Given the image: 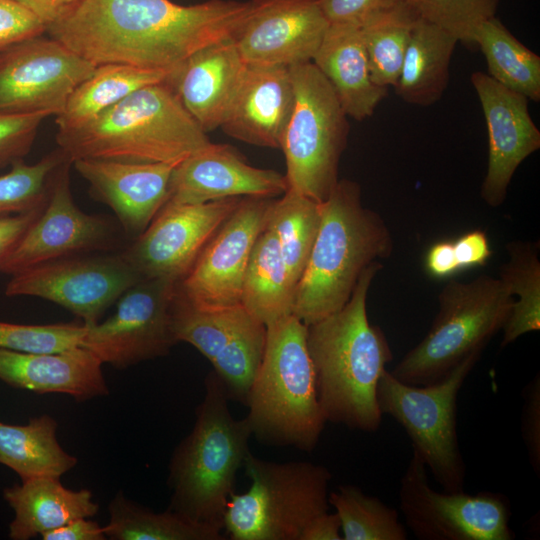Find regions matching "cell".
Returning <instances> with one entry per match:
<instances>
[{"instance_id": "cell-7", "label": "cell", "mask_w": 540, "mask_h": 540, "mask_svg": "<svg viewBox=\"0 0 540 540\" xmlns=\"http://www.w3.org/2000/svg\"><path fill=\"white\" fill-rule=\"evenodd\" d=\"M245 493L231 495L223 530L232 540H300L316 516L329 511L330 471L309 461L273 462L247 455Z\"/></svg>"}, {"instance_id": "cell-15", "label": "cell", "mask_w": 540, "mask_h": 540, "mask_svg": "<svg viewBox=\"0 0 540 540\" xmlns=\"http://www.w3.org/2000/svg\"><path fill=\"white\" fill-rule=\"evenodd\" d=\"M275 199L243 197L178 282V293L200 309L241 304L242 284L254 244Z\"/></svg>"}, {"instance_id": "cell-10", "label": "cell", "mask_w": 540, "mask_h": 540, "mask_svg": "<svg viewBox=\"0 0 540 540\" xmlns=\"http://www.w3.org/2000/svg\"><path fill=\"white\" fill-rule=\"evenodd\" d=\"M293 109L280 149L289 188L321 203L338 182L349 133L347 115L332 86L312 63L289 67Z\"/></svg>"}, {"instance_id": "cell-2", "label": "cell", "mask_w": 540, "mask_h": 540, "mask_svg": "<svg viewBox=\"0 0 540 540\" xmlns=\"http://www.w3.org/2000/svg\"><path fill=\"white\" fill-rule=\"evenodd\" d=\"M379 261L361 273L347 303L307 326L317 399L326 422L362 432L378 430L377 386L393 354L383 331L371 325L366 301Z\"/></svg>"}, {"instance_id": "cell-8", "label": "cell", "mask_w": 540, "mask_h": 540, "mask_svg": "<svg viewBox=\"0 0 540 540\" xmlns=\"http://www.w3.org/2000/svg\"><path fill=\"white\" fill-rule=\"evenodd\" d=\"M513 302L500 278L451 280L439 293V309L428 333L390 373L411 385L440 380L465 356L483 351L503 328Z\"/></svg>"}, {"instance_id": "cell-33", "label": "cell", "mask_w": 540, "mask_h": 540, "mask_svg": "<svg viewBox=\"0 0 540 540\" xmlns=\"http://www.w3.org/2000/svg\"><path fill=\"white\" fill-rule=\"evenodd\" d=\"M320 220V203L291 188L272 204L266 228L274 235L295 286L307 265Z\"/></svg>"}, {"instance_id": "cell-9", "label": "cell", "mask_w": 540, "mask_h": 540, "mask_svg": "<svg viewBox=\"0 0 540 540\" xmlns=\"http://www.w3.org/2000/svg\"><path fill=\"white\" fill-rule=\"evenodd\" d=\"M481 353L465 356L432 384H406L385 370L377 386L382 415L391 416L404 428L413 450L443 491H464L466 469L458 442L457 398Z\"/></svg>"}, {"instance_id": "cell-31", "label": "cell", "mask_w": 540, "mask_h": 540, "mask_svg": "<svg viewBox=\"0 0 540 540\" xmlns=\"http://www.w3.org/2000/svg\"><path fill=\"white\" fill-rule=\"evenodd\" d=\"M474 45L485 57L487 74L529 100H540V57L521 43L496 16L476 30Z\"/></svg>"}, {"instance_id": "cell-49", "label": "cell", "mask_w": 540, "mask_h": 540, "mask_svg": "<svg viewBox=\"0 0 540 540\" xmlns=\"http://www.w3.org/2000/svg\"><path fill=\"white\" fill-rule=\"evenodd\" d=\"M43 540H104L103 527L88 518L72 520L41 535Z\"/></svg>"}, {"instance_id": "cell-47", "label": "cell", "mask_w": 540, "mask_h": 540, "mask_svg": "<svg viewBox=\"0 0 540 540\" xmlns=\"http://www.w3.org/2000/svg\"><path fill=\"white\" fill-rule=\"evenodd\" d=\"M44 206L24 213L0 216V266Z\"/></svg>"}, {"instance_id": "cell-35", "label": "cell", "mask_w": 540, "mask_h": 540, "mask_svg": "<svg viewBox=\"0 0 540 540\" xmlns=\"http://www.w3.org/2000/svg\"><path fill=\"white\" fill-rule=\"evenodd\" d=\"M509 260L499 278L514 298L502 328L501 347L540 329V262L536 246L515 241L507 245Z\"/></svg>"}, {"instance_id": "cell-14", "label": "cell", "mask_w": 540, "mask_h": 540, "mask_svg": "<svg viewBox=\"0 0 540 540\" xmlns=\"http://www.w3.org/2000/svg\"><path fill=\"white\" fill-rule=\"evenodd\" d=\"M11 276L6 296H34L51 301L86 325L97 323L108 307L142 280L120 254L64 257Z\"/></svg>"}, {"instance_id": "cell-4", "label": "cell", "mask_w": 540, "mask_h": 540, "mask_svg": "<svg viewBox=\"0 0 540 540\" xmlns=\"http://www.w3.org/2000/svg\"><path fill=\"white\" fill-rule=\"evenodd\" d=\"M211 141L166 81L144 86L85 125L57 131L71 161L178 164Z\"/></svg>"}, {"instance_id": "cell-28", "label": "cell", "mask_w": 540, "mask_h": 540, "mask_svg": "<svg viewBox=\"0 0 540 540\" xmlns=\"http://www.w3.org/2000/svg\"><path fill=\"white\" fill-rule=\"evenodd\" d=\"M170 72L121 63L96 65L73 89L63 110L55 116L57 131L85 125L134 91L166 80Z\"/></svg>"}, {"instance_id": "cell-1", "label": "cell", "mask_w": 540, "mask_h": 540, "mask_svg": "<svg viewBox=\"0 0 540 540\" xmlns=\"http://www.w3.org/2000/svg\"><path fill=\"white\" fill-rule=\"evenodd\" d=\"M249 1L81 0L46 34L94 64L171 71L194 52L234 39Z\"/></svg>"}, {"instance_id": "cell-42", "label": "cell", "mask_w": 540, "mask_h": 540, "mask_svg": "<svg viewBox=\"0 0 540 540\" xmlns=\"http://www.w3.org/2000/svg\"><path fill=\"white\" fill-rule=\"evenodd\" d=\"M46 113L0 115V169L30 152Z\"/></svg>"}, {"instance_id": "cell-21", "label": "cell", "mask_w": 540, "mask_h": 540, "mask_svg": "<svg viewBox=\"0 0 540 540\" xmlns=\"http://www.w3.org/2000/svg\"><path fill=\"white\" fill-rule=\"evenodd\" d=\"M72 165L91 195L112 209L128 235L137 237L167 202L177 164L78 159Z\"/></svg>"}, {"instance_id": "cell-41", "label": "cell", "mask_w": 540, "mask_h": 540, "mask_svg": "<svg viewBox=\"0 0 540 540\" xmlns=\"http://www.w3.org/2000/svg\"><path fill=\"white\" fill-rule=\"evenodd\" d=\"M84 323L30 325L0 321V348L29 353H54L80 346Z\"/></svg>"}, {"instance_id": "cell-22", "label": "cell", "mask_w": 540, "mask_h": 540, "mask_svg": "<svg viewBox=\"0 0 540 540\" xmlns=\"http://www.w3.org/2000/svg\"><path fill=\"white\" fill-rule=\"evenodd\" d=\"M246 69L234 39H229L194 52L171 70L166 81L208 133L224 122Z\"/></svg>"}, {"instance_id": "cell-50", "label": "cell", "mask_w": 540, "mask_h": 540, "mask_svg": "<svg viewBox=\"0 0 540 540\" xmlns=\"http://www.w3.org/2000/svg\"><path fill=\"white\" fill-rule=\"evenodd\" d=\"M30 10L46 27L57 21L81 0H15Z\"/></svg>"}, {"instance_id": "cell-5", "label": "cell", "mask_w": 540, "mask_h": 540, "mask_svg": "<svg viewBox=\"0 0 540 540\" xmlns=\"http://www.w3.org/2000/svg\"><path fill=\"white\" fill-rule=\"evenodd\" d=\"M204 388L194 426L169 462L168 509L222 531L252 435L245 417L238 420L231 414L225 387L213 371L205 377Z\"/></svg>"}, {"instance_id": "cell-44", "label": "cell", "mask_w": 540, "mask_h": 540, "mask_svg": "<svg viewBox=\"0 0 540 540\" xmlns=\"http://www.w3.org/2000/svg\"><path fill=\"white\" fill-rule=\"evenodd\" d=\"M521 435L530 464L540 476V376L527 383L522 391Z\"/></svg>"}, {"instance_id": "cell-45", "label": "cell", "mask_w": 540, "mask_h": 540, "mask_svg": "<svg viewBox=\"0 0 540 540\" xmlns=\"http://www.w3.org/2000/svg\"><path fill=\"white\" fill-rule=\"evenodd\" d=\"M329 24H360L366 17L405 0H319Z\"/></svg>"}, {"instance_id": "cell-29", "label": "cell", "mask_w": 540, "mask_h": 540, "mask_svg": "<svg viewBox=\"0 0 540 540\" xmlns=\"http://www.w3.org/2000/svg\"><path fill=\"white\" fill-rule=\"evenodd\" d=\"M56 430V420L46 414L25 425L0 422V464L12 469L21 481L60 478L77 464V458L61 447Z\"/></svg>"}, {"instance_id": "cell-39", "label": "cell", "mask_w": 540, "mask_h": 540, "mask_svg": "<svg viewBox=\"0 0 540 540\" xmlns=\"http://www.w3.org/2000/svg\"><path fill=\"white\" fill-rule=\"evenodd\" d=\"M66 160L69 159L57 148L34 164L15 162L9 172L0 175V216L43 207L54 172Z\"/></svg>"}, {"instance_id": "cell-51", "label": "cell", "mask_w": 540, "mask_h": 540, "mask_svg": "<svg viewBox=\"0 0 540 540\" xmlns=\"http://www.w3.org/2000/svg\"><path fill=\"white\" fill-rule=\"evenodd\" d=\"M341 525L337 514L324 512L310 521L300 540H341Z\"/></svg>"}, {"instance_id": "cell-48", "label": "cell", "mask_w": 540, "mask_h": 540, "mask_svg": "<svg viewBox=\"0 0 540 540\" xmlns=\"http://www.w3.org/2000/svg\"><path fill=\"white\" fill-rule=\"evenodd\" d=\"M425 270L438 279L451 277L460 271L453 241L442 240L431 245L425 256Z\"/></svg>"}, {"instance_id": "cell-3", "label": "cell", "mask_w": 540, "mask_h": 540, "mask_svg": "<svg viewBox=\"0 0 540 540\" xmlns=\"http://www.w3.org/2000/svg\"><path fill=\"white\" fill-rule=\"evenodd\" d=\"M320 211L319 230L294 293L292 314L305 325L340 310L364 269L393 249L383 219L363 206L358 183L338 180Z\"/></svg>"}, {"instance_id": "cell-25", "label": "cell", "mask_w": 540, "mask_h": 540, "mask_svg": "<svg viewBox=\"0 0 540 540\" xmlns=\"http://www.w3.org/2000/svg\"><path fill=\"white\" fill-rule=\"evenodd\" d=\"M312 63L327 79L348 117L362 121L371 117L387 96L377 85L359 24H329Z\"/></svg>"}, {"instance_id": "cell-40", "label": "cell", "mask_w": 540, "mask_h": 540, "mask_svg": "<svg viewBox=\"0 0 540 540\" xmlns=\"http://www.w3.org/2000/svg\"><path fill=\"white\" fill-rule=\"evenodd\" d=\"M417 15L444 29L458 42L474 46V35L496 16L500 0H405Z\"/></svg>"}, {"instance_id": "cell-46", "label": "cell", "mask_w": 540, "mask_h": 540, "mask_svg": "<svg viewBox=\"0 0 540 540\" xmlns=\"http://www.w3.org/2000/svg\"><path fill=\"white\" fill-rule=\"evenodd\" d=\"M453 245L460 270L484 265L492 254L488 237L480 229L462 234Z\"/></svg>"}, {"instance_id": "cell-11", "label": "cell", "mask_w": 540, "mask_h": 540, "mask_svg": "<svg viewBox=\"0 0 540 540\" xmlns=\"http://www.w3.org/2000/svg\"><path fill=\"white\" fill-rule=\"evenodd\" d=\"M399 505L406 525L420 540H512L511 509L505 495L479 492H438L419 454L401 477Z\"/></svg>"}, {"instance_id": "cell-24", "label": "cell", "mask_w": 540, "mask_h": 540, "mask_svg": "<svg viewBox=\"0 0 540 540\" xmlns=\"http://www.w3.org/2000/svg\"><path fill=\"white\" fill-rule=\"evenodd\" d=\"M102 362L78 346L54 353L0 348V380L35 393H62L86 401L109 393Z\"/></svg>"}, {"instance_id": "cell-27", "label": "cell", "mask_w": 540, "mask_h": 540, "mask_svg": "<svg viewBox=\"0 0 540 540\" xmlns=\"http://www.w3.org/2000/svg\"><path fill=\"white\" fill-rule=\"evenodd\" d=\"M458 40L444 29L418 18L410 35L394 87L406 103L430 106L440 100L450 77Z\"/></svg>"}, {"instance_id": "cell-34", "label": "cell", "mask_w": 540, "mask_h": 540, "mask_svg": "<svg viewBox=\"0 0 540 540\" xmlns=\"http://www.w3.org/2000/svg\"><path fill=\"white\" fill-rule=\"evenodd\" d=\"M419 16L406 2L366 17L360 24L373 81L395 87L412 29Z\"/></svg>"}, {"instance_id": "cell-6", "label": "cell", "mask_w": 540, "mask_h": 540, "mask_svg": "<svg viewBox=\"0 0 540 540\" xmlns=\"http://www.w3.org/2000/svg\"><path fill=\"white\" fill-rule=\"evenodd\" d=\"M266 329L264 354L247 396L245 419L260 443L311 452L326 420L317 399L307 326L291 314Z\"/></svg>"}, {"instance_id": "cell-37", "label": "cell", "mask_w": 540, "mask_h": 540, "mask_svg": "<svg viewBox=\"0 0 540 540\" xmlns=\"http://www.w3.org/2000/svg\"><path fill=\"white\" fill-rule=\"evenodd\" d=\"M344 540H406L407 532L396 509L355 485L338 486L329 492Z\"/></svg>"}, {"instance_id": "cell-26", "label": "cell", "mask_w": 540, "mask_h": 540, "mask_svg": "<svg viewBox=\"0 0 540 540\" xmlns=\"http://www.w3.org/2000/svg\"><path fill=\"white\" fill-rule=\"evenodd\" d=\"M3 498L14 511L9 525L12 540H28L99 509L88 489L72 490L60 478L40 477L6 487Z\"/></svg>"}, {"instance_id": "cell-19", "label": "cell", "mask_w": 540, "mask_h": 540, "mask_svg": "<svg viewBox=\"0 0 540 540\" xmlns=\"http://www.w3.org/2000/svg\"><path fill=\"white\" fill-rule=\"evenodd\" d=\"M471 83L482 107L488 133L487 171L481 197L500 206L520 164L540 148V131L529 113V99L476 71Z\"/></svg>"}, {"instance_id": "cell-17", "label": "cell", "mask_w": 540, "mask_h": 540, "mask_svg": "<svg viewBox=\"0 0 540 540\" xmlns=\"http://www.w3.org/2000/svg\"><path fill=\"white\" fill-rule=\"evenodd\" d=\"M66 160L54 172L46 204L0 266L14 275L38 264L107 249L114 229L107 219L83 212L75 204Z\"/></svg>"}, {"instance_id": "cell-12", "label": "cell", "mask_w": 540, "mask_h": 540, "mask_svg": "<svg viewBox=\"0 0 540 540\" xmlns=\"http://www.w3.org/2000/svg\"><path fill=\"white\" fill-rule=\"evenodd\" d=\"M177 285L162 278L138 281L120 296L112 316L85 324L80 346L118 369L166 355L176 344L170 312Z\"/></svg>"}, {"instance_id": "cell-38", "label": "cell", "mask_w": 540, "mask_h": 540, "mask_svg": "<svg viewBox=\"0 0 540 540\" xmlns=\"http://www.w3.org/2000/svg\"><path fill=\"white\" fill-rule=\"evenodd\" d=\"M266 325L250 315L228 345L211 362L229 400L246 404L252 382L262 362Z\"/></svg>"}, {"instance_id": "cell-23", "label": "cell", "mask_w": 540, "mask_h": 540, "mask_svg": "<svg viewBox=\"0 0 540 540\" xmlns=\"http://www.w3.org/2000/svg\"><path fill=\"white\" fill-rule=\"evenodd\" d=\"M293 104L294 88L289 67L247 64L221 128L242 142L280 149Z\"/></svg>"}, {"instance_id": "cell-13", "label": "cell", "mask_w": 540, "mask_h": 540, "mask_svg": "<svg viewBox=\"0 0 540 540\" xmlns=\"http://www.w3.org/2000/svg\"><path fill=\"white\" fill-rule=\"evenodd\" d=\"M96 65L46 33L0 51V115L57 116Z\"/></svg>"}, {"instance_id": "cell-32", "label": "cell", "mask_w": 540, "mask_h": 540, "mask_svg": "<svg viewBox=\"0 0 540 540\" xmlns=\"http://www.w3.org/2000/svg\"><path fill=\"white\" fill-rule=\"evenodd\" d=\"M109 522L103 527L112 540H222V531L167 509L154 512L121 492L110 501Z\"/></svg>"}, {"instance_id": "cell-30", "label": "cell", "mask_w": 540, "mask_h": 540, "mask_svg": "<svg viewBox=\"0 0 540 540\" xmlns=\"http://www.w3.org/2000/svg\"><path fill=\"white\" fill-rule=\"evenodd\" d=\"M295 287L278 243L265 227L246 267L241 305L267 326L292 314Z\"/></svg>"}, {"instance_id": "cell-16", "label": "cell", "mask_w": 540, "mask_h": 540, "mask_svg": "<svg viewBox=\"0 0 540 540\" xmlns=\"http://www.w3.org/2000/svg\"><path fill=\"white\" fill-rule=\"evenodd\" d=\"M243 197L202 204L166 202L121 257L141 279L182 280Z\"/></svg>"}, {"instance_id": "cell-36", "label": "cell", "mask_w": 540, "mask_h": 540, "mask_svg": "<svg viewBox=\"0 0 540 540\" xmlns=\"http://www.w3.org/2000/svg\"><path fill=\"white\" fill-rule=\"evenodd\" d=\"M250 315L241 304L222 309H200L176 291L170 312L171 332L176 343L191 344L212 362Z\"/></svg>"}, {"instance_id": "cell-18", "label": "cell", "mask_w": 540, "mask_h": 540, "mask_svg": "<svg viewBox=\"0 0 540 540\" xmlns=\"http://www.w3.org/2000/svg\"><path fill=\"white\" fill-rule=\"evenodd\" d=\"M250 2V12L234 37L248 65L312 62L329 27L319 0Z\"/></svg>"}, {"instance_id": "cell-20", "label": "cell", "mask_w": 540, "mask_h": 540, "mask_svg": "<svg viewBox=\"0 0 540 540\" xmlns=\"http://www.w3.org/2000/svg\"><path fill=\"white\" fill-rule=\"evenodd\" d=\"M288 188L285 175L254 167L233 147L210 142L175 166L167 202L202 204L233 197L274 198Z\"/></svg>"}, {"instance_id": "cell-43", "label": "cell", "mask_w": 540, "mask_h": 540, "mask_svg": "<svg viewBox=\"0 0 540 540\" xmlns=\"http://www.w3.org/2000/svg\"><path fill=\"white\" fill-rule=\"evenodd\" d=\"M46 33V26L15 0H0V51Z\"/></svg>"}]
</instances>
